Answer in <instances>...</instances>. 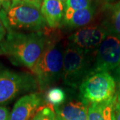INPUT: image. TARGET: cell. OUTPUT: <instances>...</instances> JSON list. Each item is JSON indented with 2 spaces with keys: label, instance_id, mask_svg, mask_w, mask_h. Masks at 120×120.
Returning a JSON list of instances; mask_svg holds the SVG:
<instances>
[{
  "label": "cell",
  "instance_id": "6da1fadb",
  "mask_svg": "<svg viewBox=\"0 0 120 120\" xmlns=\"http://www.w3.org/2000/svg\"><path fill=\"white\" fill-rule=\"evenodd\" d=\"M7 31L5 38L0 44V54L6 56L15 65L32 69L42 55L49 38L43 31Z\"/></svg>",
  "mask_w": 120,
  "mask_h": 120
},
{
  "label": "cell",
  "instance_id": "7a4b0ae2",
  "mask_svg": "<svg viewBox=\"0 0 120 120\" xmlns=\"http://www.w3.org/2000/svg\"><path fill=\"white\" fill-rule=\"evenodd\" d=\"M65 47L58 38H49L42 55L31 69L40 90H45L62 77Z\"/></svg>",
  "mask_w": 120,
  "mask_h": 120
},
{
  "label": "cell",
  "instance_id": "3957f363",
  "mask_svg": "<svg viewBox=\"0 0 120 120\" xmlns=\"http://www.w3.org/2000/svg\"><path fill=\"white\" fill-rule=\"evenodd\" d=\"M0 15L7 30L37 32L47 26L41 5L32 3L12 2L8 9L0 10Z\"/></svg>",
  "mask_w": 120,
  "mask_h": 120
},
{
  "label": "cell",
  "instance_id": "277c9868",
  "mask_svg": "<svg viewBox=\"0 0 120 120\" xmlns=\"http://www.w3.org/2000/svg\"><path fill=\"white\" fill-rule=\"evenodd\" d=\"M94 55L87 54L68 43L65 47L62 79L70 89L75 90L91 73Z\"/></svg>",
  "mask_w": 120,
  "mask_h": 120
},
{
  "label": "cell",
  "instance_id": "5b68a950",
  "mask_svg": "<svg viewBox=\"0 0 120 120\" xmlns=\"http://www.w3.org/2000/svg\"><path fill=\"white\" fill-rule=\"evenodd\" d=\"M36 78L27 72L16 71L0 64V105L10 103L17 96L38 89Z\"/></svg>",
  "mask_w": 120,
  "mask_h": 120
},
{
  "label": "cell",
  "instance_id": "8992f818",
  "mask_svg": "<svg viewBox=\"0 0 120 120\" xmlns=\"http://www.w3.org/2000/svg\"><path fill=\"white\" fill-rule=\"evenodd\" d=\"M79 91L89 103H102L117 97L116 80L109 72L91 73L79 86Z\"/></svg>",
  "mask_w": 120,
  "mask_h": 120
},
{
  "label": "cell",
  "instance_id": "52a82bcc",
  "mask_svg": "<svg viewBox=\"0 0 120 120\" xmlns=\"http://www.w3.org/2000/svg\"><path fill=\"white\" fill-rule=\"evenodd\" d=\"M120 66V36L108 34L94 56L91 73L109 72Z\"/></svg>",
  "mask_w": 120,
  "mask_h": 120
},
{
  "label": "cell",
  "instance_id": "ba28073f",
  "mask_svg": "<svg viewBox=\"0 0 120 120\" xmlns=\"http://www.w3.org/2000/svg\"><path fill=\"white\" fill-rule=\"evenodd\" d=\"M108 34L101 24L86 26L70 35L68 43L86 53L94 55Z\"/></svg>",
  "mask_w": 120,
  "mask_h": 120
},
{
  "label": "cell",
  "instance_id": "9c48e42d",
  "mask_svg": "<svg viewBox=\"0 0 120 120\" xmlns=\"http://www.w3.org/2000/svg\"><path fill=\"white\" fill-rule=\"evenodd\" d=\"M73 89L67 92L64 102L54 107L56 116L64 120H88L89 103Z\"/></svg>",
  "mask_w": 120,
  "mask_h": 120
},
{
  "label": "cell",
  "instance_id": "30bf717a",
  "mask_svg": "<svg viewBox=\"0 0 120 120\" xmlns=\"http://www.w3.org/2000/svg\"><path fill=\"white\" fill-rule=\"evenodd\" d=\"M43 95L30 93L21 97L15 103L10 113L9 120H30L43 103Z\"/></svg>",
  "mask_w": 120,
  "mask_h": 120
},
{
  "label": "cell",
  "instance_id": "8fae6325",
  "mask_svg": "<svg viewBox=\"0 0 120 120\" xmlns=\"http://www.w3.org/2000/svg\"><path fill=\"white\" fill-rule=\"evenodd\" d=\"M65 3L57 0H43L41 5V11L47 26L56 29L61 26L64 17Z\"/></svg>",
  "mask_w": 120,
  "mask_h": 120
},
{
  "label": "cell",
  "instance_id": "7c38bea8",
  "mask_svg": "<svg viewBox=\"0 0 120 120\" xmlns=\"http://www.w3.org/2000/svg\"><path fill=\"white\" fill-rule=\"evenodd\" d=\"M101 24L109 34L120 36V0L103 5Z\"/></svg>",
  "mask_w": 120,
  "mask_h": 120
},
{
  "label": "cell",
  "instance_id": "4fadbf2b",
  "mask_svg": "<svg viewBox=\"0 0 120 120\" xmlns=\"http://www.w3.org/2000/svg\"><path fill=\"white\" fill-rule=\"evenodd\" d=\"M117 97L102 103H91L88 108V120H116Z\"/></svg>",
  "mask_w": 120,
  "mask_h": 120
},
{
  "label": "cell",
  "instance_id": "5bb4252c",
  "mask_svg": "<svg viewBox=\"0 0 120 120\" xmlns=\"http://www.w3.org/2000/svg\"><path fill=\"white\" fill-rule=\"evenodd\" d=\"M96 11L95 5H92L89 8L78 10L72 14L67 22L62 24L69 30H79L87 26L91 22Z\"/></svg>",
  "mask_w": 120,
  "mask_h": 120
},
{
  "label": "cell",
  "instance_id": "9a60e30c",
  "mask_svg": "<svg viewBox=\"0 0 120 120\" xmlns=\"http://www.w3.org/2000/svg\"><path fill=\"white\" fill-rule=\"evenodd\" d=\"M92 3L93 0H67L65 3L64 17L62 24L68 22L74 12L89 8L93 5Z\"/></svg>",
  "mask_w": 120,
  "mask_h": 120
},
{
  "label": "cell",
  "instance_id": "2e32d148",
  "mask_svg": "<svg viewBox=\"0 0 120 120\" xmlns=\"http://www.w3.org/2000/svg\"><path fill=\"white\" fill-rule=\"evenodd\" d=\"M67 92L60 87H53L46 94V100L53 107H56L64 102Z\"/></svg>",
  "mask_w": 120,
  "mask_h": 120
},
{
  "label": "cell",
  "instance_id": "e0dca14e",
  "mask_svg": "<svg viewBox=\"0 0 120 120\" xmlns=\"http://www.w3.org/2000/svg\"><path fill=\"white\" fill-rule=\"evenodd\" d=\"M56 112L48 105L39 109L31 120H56Z\"/></svg>",
  "mask_w": 120,
  "mask_h": 120
},
{
  "label": "cell",
  "instance_id": "ac0fdd59",
  "mask_svg": "<svg viewBox=\"0 0 120 120\" xmlns=\"http://www.w3.org/2000/svg\"><path fill=\"white\" fill-rule=\"evenodd\" d=\"M116 83V95L117 99L120 102V66L116 69L115 75L113 76Z\"/></svg>",
  "mask_w": 120,
  "mask_h": 120
},
{
  "label": "cell",
  "instance_id": "d6986e66",
  "mask_svg": "<svg viewBox=\"0 0 120 120\" xmlns=\"http://www.w3.org/2000/svg\"><path fill=\"white\" fill-rule=\"evenodd\" d=\"M7 33H8L7 29L5 26L4 21H3L2 18L1 17V15H0V44L5 38Z\"/></svg>",
  "mask_w": 120,
  "mask_h": 120
},
{
  "label": "cell",
  "instance_id": "ffe728a7",
  "mask_svg": "<svg viewBox=\"0 0 120 120\" xmlns=\"http://www.w3.org/2000/svg\"><path fill=\"white\" fill-rule=\"evenodd\" d=\"M10 113L7 107L0 106V120H9Z\"/></svg>",
  "mask_w": 120,
  "mask_h": 120
},
{
  "label": "cell",
  "instance_id": "44dd1931",
  "mask_svg": "<svg viewBox=\"0 0 120 120\" xmlns=\"http://www.w3.org/2000/svg\"><path fill=\"white\" fill-rule=\"evenodd\" d=\"M43 0H11V2H27L41 5Z\"/></svg>",
  "mask_w": 120,
  "mask_h": 120
},
{
  "label": "cell",
  "instance_id": "7402d4cb",
  "mask_svg": "<svg viewBox=\"0 0 120 120\" xmlns=\"http://www.w3.org/2000/svg\"><path fill=\"white\" fill-rule=\"evenodd\" d=\"M11 0H0V5L3 7V9L6 10L11 5Z\"/></svg>",
  "mask_w": 120,
  "mask_h": 120
},
{
  "label": "cell",
  "instance_id": "603a6c76",
  "mask_svg": "<svg viewBox=\"0 0 120 120\" xmlns=\"http://www.w3.org/2000/svg\"><path fill=\"white\" fill-rule=\"evenodd\" d=\"M116 120H120V102L117 99L116 104Z\"/></svg>",
  "mask_w": 120,
  "mask_h": 120
},
{
  "label": "cell",
  "instance_id": "cb8c5ba5",
  "mask_svg": "<svg viewBox=\"0 0 120 120\" xmlns=\"http://www.w3.org/2000/svg\"><path fill=\"white\" fill-rule=\"evenodd\" d=\"M105 1V4H109V3H113V2H115L117 1H119V0H103Z\"/></svg>",
  "mask_w": 120,
  "mask_h": 120
},
{
  "label": "cell",
  "instance_id": "d4e9b609",
  "mask_svg": "<svg viewBox=\"0 0 120 120\" xmlns=\"http://www.w3.org/2000/svg\"><path fill=\"white\" fill-rule=\"evenodd\" d=\"M56 120H63L62 118H61V117H59V116H56Z\"/></svg>",
  "mask_w": 120,
  "mask_h": 120
},
{
  "label": "cell",
  "instance_id": "484cf974",
  "mask_svg": "<svg viewBox=\"0 0 120 120\" xmlns=\"http://www.w3.org/2000/svg\"><path fill=\"white\" fill-rule=\"evenodd\" d=\"M57 1H62V2H64V3H65L67 0H57Z\"/></svg>",
  "mask_w": 120,
  "mask_h": 120
},
{
  "label": "cell",
  "instance_id": "4316f807",
  "mask_svg": "<svg viewBox=\"0 0 120 120\" xmlns=\"http://www.w3.org/2000/svg\"><path fill=\"white\" fill-rule=\"evenodd\" d=\"M1 7H2V6H1V5H0V9H1Z\"/></svg>",
  "mask_w": 120,
  "mask_h": 120
}]
</instances>
